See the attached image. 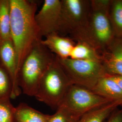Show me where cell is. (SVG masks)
Returning a JSON list of instances; mask_svg holds the SVG:
<instances>
[{
  "mask_svg": "<svg viewBox=\"0 0 122 122\" xmlns=\"http://www.w3.org/2000/svg\"><path fill=\"white\" fill-rule=\"evenodd\" d=\"M119 106L121 107L120 102L111 101L84 113L76 122H105Z\"/></svg>",
  "mask_w": 122,
  "mask_h": 122,
  "instance_id": "obj_13",
  "label": "cell"
},
{
  "mask_svg": "<svg viewBox=\"0 0 122 122\" xmlns=\"http://www.w3.org/2000/svg\"><path fill=\"white\" fill-rule=\"evenodd\" d=\"M10 100H0V122H14L15 107Z\"/></svg>",
  "mask_w": 122,
  "mask_h": 122,
  "instance_id": "obj_20",
  "label": "cell"
},
{
  "mask_svg": "<svg viewBox=\"0 0 122 122\" xmlns=\"http://www.w3.org/2000/svg\"><path fill=\"white\" fill-rule=\"evenodd\" d=\"M12 83L7 72L0 63V100L11 99Z\"/></svg>",
  "mask_w": 122,
  "mask_h": 122,
  "instance_id": "obj_18",
  "label": "cell"
},
{
  "mask_svg": "<svg viewBox=\"0 0 122 122\" xmlns=\"http://www.w3.org/2000/svg\"><path fill=\"white\" fill-rule=\"evenodd\" d=\"M101 61L108 75L122 76V39H113L101 54Z\"/></svg>",
  "mask_w": 122,
  "mask_h": 122,
  "instance_id": "obj_10",
  "label": "cell"
},
{
  "mask_svg": "<svg viewBox=\"0 0 122 122\" xmlns=\"http://www.w3.org/2000/svg\"><path fill=\"white\" fill-rule=\"evenodd\" d=\"M57 59L72 84L92 90L100 79L108 75L101 61Z\"/></svg>",
  "mask_w": 122,
  "mask_h": 122,
  "instance_id": "obj_5",
  "label": "cell"
},
{
  "mask_svg": "<svg viewBox=\"0 0 122 122\" xmlns=\"http://www.w3.org/2000/svg\"><path fill=\"white\" fill-rule=\"evenodd\" d=\"M111 0H91V9L87 25L82 30L71 39L92 45L101 54L115 37L109 19Z\"/></svg>",
  "mask_w": 122,
  "mask_h": 122,
  "instance_id": "obj_2",
  "label": "cell"
},
{
  "mask_svg": "<svg viewBox=\"0 0 122 122\" xmlns=\"http://www.w3.org/2000/svg\"><path fill=\"white\" fill-rule=\"evenodd\" d=\"M111 101L113 100L100 96L91 90L72 84L69 88L59 106L81 117L84 113Z\"/></svg>",
  "mask_w": 122,
  "mask_h": 122,
  "instance_id": "obj_7",
  "label": "cell"
},
{
  "mask_svg": "<svg viewBox=\"0 0 122 122\" xmlns=\"http://www.w3.org/2000/svg\"><path fill=\"white\" fill-rule=\"evenodd\" d=\"M109 19L115 38L122 39V0H111Z\"/></svg>",
  "mask_w": 122,
  "mask_h": 122,
  "instance_id": "obj_16",
  "label": "cell"
},
{
  "mask_svg": "<svg viewBox=\"0 0 122 122\" xmlns=\"http://www.w3.org/2000/svg\"><path fill=\"white\" fill-rule=\"evenodd\" d=\"M92 91L100 96L120 102L122 108V88L109 76L100 79Z\"/></svg>",
  "mask_w": 122,
  "mask_h": 122,
  "instance_id": "obj_12",
  "label": "cell"
},
{
  "mask_svg": "<svg viewBox=\"0 0 122 122\" xmlns=\"http://www.w3.org/2000/svg\"><path fill=\"white\" fill-rule=\"evenodd\" d=\"M0 63L11 78L13 86L11 99H15L22 91L19 84L16 54L11 39H0Z\"/></svg>",
  "mask_w": 122,
  "mask_h": 122,
  "instance_id": "obj_9",
  "label": "cell"
},
{
  "mask_svg": "<svg viewBox=\"0 0 122 122\" xmlns=\"http://www.w3.org/2000/svg\"><path fill=\"white\" fill-rule=\"evenodd\" d=\"M71 85L56 56L41 79L34 97L57 110Z\"/></svg>",
  "mask_w": 122,
  "mask_h": 122,
  "instance_id": "obj_4",
  "label": "cell"
},
{
  "mask_svg": "<svg viewBox=\"0 0 122 122\" xmlns=\"http://www.w3.org/2000/svg\"><path fill=\"white\" fill-rule=\"evenodd\" d=\"M41 40L33 45L19 71V86L28 96H35L41 79L56 57L41 43Z\"/></svg>",
  "mask_w": 122,
  "mask_h": 122,
  "instance_id": "obj_3",
  "label": "cell"
},
{
  "mask_svg": "<svg viewBox=\"0 0 122 122\" xmlns=\"http://www.w3.org/2000/svg\"><path fill=\"white\" fill-rule=\"evenodd\" d=\"M10 0H0V39H11Z\"/></svg>",
  "mask_w": 122,
  "mask_h": 122,
  "instance_id": "obj_17",
  "label": "cell"
},
{
  "mask_svg": "<svg viewBox=\"0 0 122 122\" xmlns=\"http://www.w3.org/2000/svg\"><path fill=\"white\" fill-rule=\"evenodd\" d=\"M91 0H61V10L57 34L73 38L87 25Z\"/></svg>",
  "mask_w": 122,
  "mask_h": 122,
  "instance_id": "obj_6",
  "label": "cell"
},
{
  "mask_svg": "<svg viewBox=\"0 0 122 122\" xmlns=\"http://www.w3.org/2000/svg\"><path fill=\"white\" fill-rule=\"evenodd\" d=\"M10 36L15 48L18 74L33 45L42 39L35 20L37 3L30 0H10Z\"/></svg>",
  "mask_w": 122,
  "mask_h": 122,
  "instance_id": "obj_1",
  "label": "cell"
},
{
  "mask_svg": "<svg viewBox=\"0 0 122 122\" xmlns=\"http://www.w3.org/2000/svg\"><path fill=\"white\" fill-rule=\"evenodd\" d=\"M105 122H122V108L116 109Z\"/></svg>",
  "mask_w": 122,
  "mask_h": 122,
  "instance_id": "obj_21",
  "label": "cell"
},
{
  "mask_svg": "<svg viewBox=\"0 0 122 122\" xmlns=\"http://www.w3.org/2000/svg\"><path fill=\"white\" fill-rule=\"evenodd\" d=\"M70 58L76 60L101 61L100 52L92 45L83 41L76 42L72 49Z\"/></svg>",
  "mask_w": 122,
  "mask_h": 122,
  "instance_id": "obj_15",
  "label": "cell"
},
{
  "mask_svg": "<svg viewBox=\"0 0 122 122\" xmlns=\"http://www.w3.org/2000/svg\"><path fill=\"white\" fill-rule=\"evenodd\" d=\"M49 116L26 103H21L15 107L14 122H48Z\"/></svg>",
  "mask_w": 122,
  "mask_h": 122,
  "instance_id": "obj_14",
  "label": "cell"
},
{
  "mask_svg": "<svg viewBox=\"0 0 122 122\" xmlns=\"http://www.w3.org/2000/svg\"><path fill=\"white\" fill-rule=\"evenodd\" d=\"M61 10V0H44L42 8L35 15L40 36L57 33Z\"/></svg>",
  "mask_w": 122,
  "mask_h": 122,
  "instance_id": "obj_8",
  "label": "cell"
},
{
  "mask_svg": "<svg viewBox=\"0 0 122 122\" xmlns=\"http://www.w3.org/2000/svg\"><path fill=\"white\" fill-rule=\"evenodd\" d=\"M41 42L51 52L61 59L70 58L71 52L76 43L70 37L60 35L57 33L47 36Z\"/></svg>",
  "mask_w": 122,
  "mask_h": 122,
  "instance_id": "obj_11",
  "label": "cell"
},
{
  "mask_svg": "<svg viewBox=\"0 0 122 122\" xmlns=\"http://www.w3.org/2000/svg\"><path fill=\"white\" fill-rule=\"evenodd\" d=\"M80 117L65 108L59 106L55 113L50 115L48 122H76Z\"/></svg>",
  "mask_w": 122,
  "mask_h": 122,
  "instance_id": "obj_19",
  "label": "cell"
}]
</instances>
